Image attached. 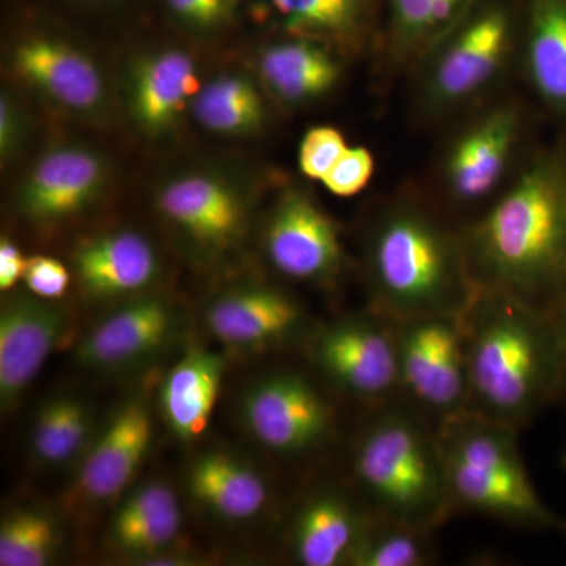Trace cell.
<instances>
[{"mask_svg":"<svg viewBox=\"0 0 566 566\" xmlns=\"http://www.w3.org/2000/svg\"><path fill=\"white\" fill-rule=\"evenodd\" d=\"M479 292L546 314L566 308V140L543 148L460 230Z\"/></svg>","mask_w":566,"mask_h":566,"instance_id":"obj_1","label":"cell"},{"mask_svg":"<svg viewBox=\"0 0 566 566\" xmlns=\"http://www.w3.org/2000/svg\"><path fill=\"white\" fill-rule=\"evenodd\" d=\"M463 323L469 415L520 431L560 398L556 315L479 292Z\"/></svg>","mask_w":566,"mask_h":566,"instance_id":"obj_2","label":"cell"},{"mask_svg":"<svg viewBox=\"0 0 566 566\" xmlns=\"http://www.w3.org/2000/svg\"><path fill=\"white\" fill-rule=\"evenodd\" d=\"M364 271L368 307L392 322L463 315L479 294L460 230L415 200L376 216L365 238Z\"/></svg>","mask_w":566,"mask_h":566,"instance_id":"obj_3","label":"cell"},{"mask_svg":"<svg viewBox=\"0 0 566 566\" xmlns=\"http://www.w3.org/2000/svg\"><path fill=\"white\" fill-rule=\"evenodd\" d=\"M349 485L385 520L436 531L455 513L438 427L401 398L368 411L353 442Z\"/></svg>","mask_w":566,"mask_h":566,"instance_id":"obj_4","label":"cell"},{"mask_svg":"<svg viewBox=\"0 0 566 566\" xmlns=\"http://www.w3.org/2000/svg\"><path fill=\"white\" fill-rule=\"evenodd\" d=\"M517 433L469 412L438 428L453 512L528 531H566L536 493Z\"/></svg>","mask_w":566,"mask_h":566,"instance_id":"obj_5","label":"cell"},{"mask_svg":"<svg viewBox=\"0 0 566 566\" xmlns=\"http://www.w3.org/2000/svg\"><path fill=\"white\" fill-rule=\"evenodd\" d=\"M305 346L315 371L335 392L368 411L400 400L394 322L374 308L314 326Z\"/></svg>","mask_w":566,"mask_h":566,"instance_id":"obj_6","label":"cell"},{"mask_svg":"<svg viewBox=\"0 0 566 566\" xmlns=\"http://www.w3.org/2000/svg\"><path fill=\"white\" fill-rule=\"evenodd\" d=\"M400 398L434 427L468 412L463 315L394 322Z\"/></svg>","mask_w":566,"mask_h":566,"instance_id":"obj_7","label":"cell"},{"mask_svg":"<svg viewBox=\"0 0 566 566\" xmlns=\"http://www.w3.org/2000/svg\"><path fill=\"white\" fill-rule=\"evenodd\" d=\"M516 29V17L505 2L480 0L427 55L424 109L431 114L453 109L486 88L509 57Z\"/></svg>","mask_w":566,"mask_h":566,"instance_id":"obj_8","label":"cell"},{"mask_svg":"<svg viewBox=\"0 0 566 566\" xmlns=\"http://www.w3.org/2000/svg\"><path fill=\"white\" fill-rule=\"evenodd\" d=\"M243 420L252 438L283 458L314 455L337 433V408L311 376L274 371L244 395Z\"/></svg>","mask_w":566,"mask_h":566,"instance_id":"obj_9","label":"cell"},{"mask_svg":"<svg viewBox=\"0 0 566 566\" xmlns=\"http://www.w3.org/2000/svg\"><path fill=\"white\" fill-rule=\"evenodd\" d=\"M268 262L283 277L329 286L345 268L344 244L329 214L307 193L286 189L268 216L263 232Z\"/></svg>","mask_w":566,"mask_h":566,"instance_id":"obj_10","label":"cell"},{"mask_svg":"<svg viewBox=\"0 0 566 566\" xmlns=\"http://www.w3.org/2000/svg\"><path fill=\"white\" fill-rule=\"evenodd\" d=\"M158 210L199 251L221 255L243 240L249 203L243 191L219 174L175 175L158 191Z\"/></svg>","mask_w":566,"mask_h":566,"instance_id":"obj_11","label":"cell"},{"mask_svg":"<svg viewBox=\"0 0 566 566\" xmlns=\"http://www.w3.org/2000/svg\"><path fill=\"white\" fill-rule=\"evenodd\" d=\"M109 166L88 145L48 148L25 174L17 192L18 211L33 223H57L91 207L106 188Z\"/></svg>","mask_w":566,"mask_h":566,"instance_id":"obj_12","label":"cell"},{"mask_svg":"<svg viewBox=\"0 0 566 566\" xmlns=\"http://www.w3.org/2000/svg\"><path fill=\"white\" fill-rule=\"evenodd\" d=\"M523 129L521 107L504 103L485 112L457 137L444 164L446 192L457 207H472L493 196Z\"/></svg>","mask_w":566,"mask_h":566,"instance_id":"obj_13","label":"cell"},{"mask_svg":"<svg viewBox=\"0 0 566 566\" xmlns=\"http://www.w3.org/2000/svg\"><path fill=\"white\" fill-rule=\"evenodd\" d=\"M11 69L29 87L59 109L95 115L106 106V84L95 61L76 44L33 33L14 44Z\"/></svg>","mask_w":566,"mask_h":566,"instance_id":"obj_14","label":"cell"},{"mask_svg":"<svg viewBox=\"0 0 566 566\" xmlns=\"http://www.w3.org/2000/svg\"><path fill=\"white\" fill-rule=\"evenodd\" d=\"M212 335L233 348L260 349L305 340L312 326L296 297L270 285L230 290L208 308Z\"/></svg>","mask_w":566,"mask_h":566,"instance_id":"obj_15","label":"cell"},{"mask_svg":"<svg viewBox=\"0 0 566 566\" xmlns=\"http://www.w3.org/2000/svg\"><path fill=\"white\" fill-rule=\"evenodd\" d=\"M371 517L352 485L312 491L290 521V554L304 566L348 565Z\"/></svg>","mask_w":566,"mask_h":566,"instance_id":"obj_16","label":"cell"},{"mask_svg":"<svg viewBox=\"0 0 566 566\" xmlns=\"http://www.w3.org/2000/svg\"><path fill=\"white\" fill-rule=\"evenodd\" d=\"M69 316L41 297H14L0 312V401L10 409L20 401L52 349L65 334Z\"/></svg>","mask_w":566,"mask_h":566,"instance_id":"obj_17","label":"cell"},{"mask_svg":"<svg viewBox=\"0 0 566 566\" xmlns=\"http://www.w3.org/2000/svg\"><path fill=\"white\" fill-rule=\"evenodd\" d=\"M196 61L178 48H163L134 59L126 74V104L133 122L150 136L177 125L199 93Z\"/></svg>","mask_w":566,"mask_h":566,"instance_id":"obj_18","label":"cell"},{"mask_svg":"<svg viewBox=\"0 0 566 566\" xmlns=\"http://www.w3.org/2000/svg\"><path fill=\"white\" fill-rule=\"evenodd\" d=\"M177 312L158 297L134 301L107 316L77 346L76 359L93 370H118L158 353L178 329Z\"/></svg>","mask_w":566,"mask_h":566,"instance_id":"obj_19","label":"cell"},{"mask_svg":"<svg viewBox=\"0 0 566 566\" xmlns=\"http://www.w3.org/2000/svg\"><path fill=\"white\" fill-rule=\"evenodd\" d=\"M151 431L150 408L145 401L120 406L82 463L76 482L82 497L102 504L120 494L144 463Z\"/></svg>","mask_w":566,"mask_h":566,"instance_id":"obj_20","label":"cell"},{"mask_svg":"<svg viewBox=\"0 0 566 566\" xmlns=\"http://www.w3.org/2000/svg\"><path fill=\"white\" fill-rule=\"evenodd\" d=\"M82 289L96 300H114L147 289L159 274V256L147 238L133 230L99 234L74 252Z\"/></svg>","mask_w":566,"mask_h":566,"instance_id":"obj_21","label":"cell"},{"mask_svg":"<svg viewBox=\"0 0 566 566\" xmlns=\"http://www.w3.org/2000/svg\"><path fill=\"white\" fill-rule=\"evenodd\" d=\"M260 81L277 102L301 106L318 102L337 87L342 63L331 44L289 35L266 44L256 62Z\"/></svg>","mask_w":566,"mask_h":566,"instance_id":"obj_22","label":"cell"},{"mask_svg":"<svg viewBox=\"0 0 566 566\" xmlns=\"http://www.w3.org/2000/svg\"><path fill=\"white\" fill-rule=\"evenodd\" d=\"M523 66L538 102L566 123V0H526Z\"/></svg>","mask_w":566,"mask_h":566,"instance_id":"obj_23","label":"cell"},{"mask_svg":"<svg viewBox=\"0 0 566 566\" xmlns=\"http://www.w3.org/2000/svg\"><path fill=\"white\" fill-rule=\"evenodd\" d=\"M222 376V357L200 348L186 354L167 374L161 387V409L180 441H196L207 430L221 394Z\"/></svg>","mask_w":566,"mask_h":566,"instance_id":"obj_24","label":"cell"},{"mask_svg":"<svg viewBox=\"0 0 566 566\" xmlns=\"http://www.w3.org/2000/svg\"><path fill=\"white\" fill-rule=\"evenodd\" d=\"M188 488L200 505L227 521H251L271 499L270 486L256 469L222 452L203 453L193 461Z\"/></svg>","mask_w":566,"mask_h":566,"instance_id":"obj_25","label":"cell"},{"mask_svg":"<svg viewBox=\"0 0 566 566\" xmlns=\"http://www.w3.org/2000/svg\"><path fill=\"white\" fill-rule=\"evenodd\" d=\"M255 3L286 35L307 36L331 46H357L370 28V0H255Z\"/></svg>","mask_w":566,"mask_h":566,"instance_id":"obj_26","label":"cell"},{"mask_svg":"<svg viewBox=\"0 0 566 566\" xmlns=\"http://www.w3.org/2000/svg\"><path fill=\"white\" fill-rule=\"evenodd\" d=\"M192 117L208 133L249 136L263 128L266 106L259 85L241 73H222L200 87Z\"/></svg>","mask_w":566,"mask_h":566,"instance_id":"obj_27","label":"cell"},{"mask_svg":"<svg viewBox=\"0 0 566 566\" xmlns=\"http://www.w3.org/2000/svg\"><path fill=\"white\" fill-rule=\"evenodd\" d=\"M434 531L371 517L357 543L352 566H428L436 562Z\"/></svg>","mask_w":566,"mask_h":566,"instance_id":"obj_28","label":"cell"},{"mask_svg":"<svg viewBox=\"0 0 566 566\" xmlns=\"http://www.w3.org/2000/svg\"><path fill=\"white\" fill-rule=\"evenodd\" d=\"M91 415L82 401L62 397L41 409L32 430V450L46 464H65L87 446Z\"/></svg>","mask_w":566,"mask_h":566,"instance_id":"obj_29","label":"cell"},{"mask_svg":"<svg viewBox=\"0 0 566 566\" xmlns=\"http://www.w3.org/2000/svg\"><path fill=\"white\" fill-rule=\"evenodd\" d=\"M57 547V528L46 513L35 509L14 510L0 526V565L43 566Z\"/></svg>","mask_w":566,"mask_h":566,"instance_id":"obj_30","label":"cell"},{"mask_svg":"<svg viewBox=\"0 0 566 566\" xmlns=\"http://www.w3.org/2000/svg\"><path fill=\"white\" fill-rule=\"evenodd\" d=\"M181 524V510L177 505L128 523H112L111 538L122 553L151 556L177 539Z\"/></svg>","mask_w":566,"mask_h":566,"instance_id":"obj_31","label":"cell"},{"mask_svg":"<svg viewBox=\"0 0 566 566\" xmlns=\"http://www.w3.org/2000/svg\"><path fill=\"white\" fill-rule=\"evenodd\" d=\"M438 0H389L390 48L397 61L422 57L428 21Z\"/></svg>","mask_w":566,"mask_h":566,"instance_id":"obj_32","label":"cell"},{"mask_svg":"<svg viewBox=\"0 0 566 566\" xmlns=\"http://www.w3.org/2000/svg\"><path fill=\"white\" fill-rule=\"evenodd\" d=\"M174 21L193 32L229 28L240 14L241 0H163Z\"/></svg>","mask_w":566,"mask_h":566,"instance_id":"obj_33","label":"cell"},{"mask_svg":"<svg viewBox=\"0 0 566 566\" xmlns=\"http://www.w3.org/2000/svg\"><path fill=\"white\" fill-rule=\"evenodd\" d=\"M348 145L344 134L334 126H314L304 134L297 148V166L311 180L323 181Z\"/></svg>","mask_w":566,"mask_h":566,"instance_id":"obj_34","label":"cell"},{"mask_svg":"<svg viewBox=\"0 0 566 566\" xmlns=\"http://www.w3.org/2000/svg\"><path fill=\"white\" fill-rule=\"evenodd\" d=\"M374 174V155L364 147H348L322 182L333 196L348 199L363 192Z\"/></svg>","mask_w":566,"mask_h":566,"instance_id":"obj_35","label":"cell"},{"mask_svg":"<svg viewBox=\"0 0 566 566\" xmlns=\"http://www.w3.org/2000/svg\"><path fill=\"white\" fill-rule=\"evenodd\" d=\"M25 289L41 300L62 297L70 286V273L65 264L48 255L29 256L22 275Z\"/></svg>","mask_w":566,"mask_h":566,"instance_id":"obj_36","label":"cell"},{"mask_svg":"<svg viewBox=\"0 0 566 566\" xmlns=\"http://www.w3.org/2000/svg\"><path fill=\"white\" fill-rule=\"evenodd\" d=\"M178 505L177 494L164 483H148L134 491L115 513L112 523H128L137 517L153 515Z\"/></svg>","mask_w":566,"mask_h":566,"instance_id":"obj_37","label":"cell"},{"mask_svg":"<svg viewBox=\"0 0 566 566\" xmlns=\"http://www.w3.org/2000/svg\"><path fill=\"white\" fill-rule=\"evenodd\" d=\"M28 134V123L21 107L10 93L0 96V158L9 163L20 153Z\"/></svg>","mask_w":566,"mask_h":566,"instance_id":"obj_38","label":"cell"},{"mask_svg":"<svg viewBox=\"0 0 566 566\" xmlns=\"http://www.w3.org/2000/svg\"><path fill=\"white\" fill-rule=\"evenodd\" d=\"M25 259L21 249L9 238L0 241V290L10 292L18 282L22 281L25 270Z\"/></svg>","mask_w":566,"mask_h":566,"instance_id":"obj_39","label":"cell"},{"mask_svg":"<svg viewBox=\"0 0 566 566\" xmlns=\"http://www.w3.org/2000/svg\"><path fill=\"white\" fill-rule=\"evenodd\" d=\"M562 345V395L566 397V308L556 315Z\"/></svg>","mask_w":566,"mask_h":566,"instance_id":"obj_40","label":"cell"},{"mask_svg":"<svg viewBox=\"0 0 566 566\" xmlns=\"http://www.w3.org/2000/svg\"><path fill=\"white\" fill-rule=\"evenodd\" d=\"M564 465H565V469H566V450H565V455H564Z\"/></svg>","mask_w":566,"mask_h":566,"instance_id":"obj_41","label":"cell"}]
</instances>
